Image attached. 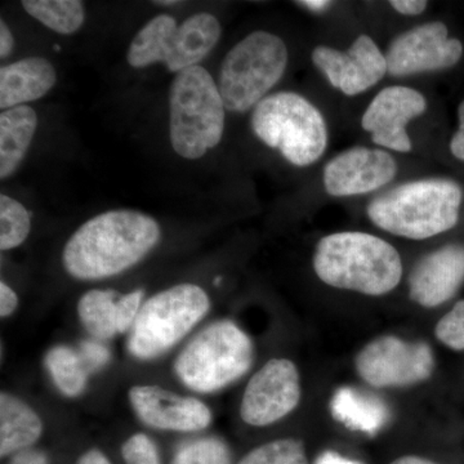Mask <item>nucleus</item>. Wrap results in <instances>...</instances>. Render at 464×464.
I'll list each match as a JSON object with an SVG mask.
<instances>
[{"mask_svg": "<svg viewBox=\"0 0 464 464\" xmlns=\"http://www.w3.org/2000/svg\"><path fill=\"white\" fill-rule=\"evenodd\" d=\"M252 130L262 142L279 150L289 163L297 167L315 163L328 146L322 112L293 92L265 97L253 111Z\"/></svg>", "mask_w": 464, "mask_h": 464, "instance_id": "nucleus-6", "label": "nucleus"}, {"mask_svg": "<svg viewBox=\"0 0 464 464\" xmlns=\"http://www.w3.org/2000/svg\"><path fill=\"white\" fill-rule=\"evenodd\" d=\"M390 5L405 16H417L426 9L427 2L424 0H391Z\"/></svg>", "mask_w": 464, "mask_h": 464, "instance_id": "nucleus-34", "label": "nucleus"}, {"mask_svg": "<svg viewBox=\"0 0 464 464\" xmlns=\"http://www.w3.org/2000/svg\"><path fill=\"white\" fill-rule=\"evenodd\" d=\"M435 360L429 344L392 335L369 343L356 357L360 377L373 387H401L431 377Z\"/></svg>", "mask_w": 464, "mask_h": 464, "instance_id": "nucleus-10", "label": "nucleus"}, {"mask_svg": "<svg viewBox=\"0 0 464 464\" xmlns=\"http://www.w3.org/2000/svg\"><path fill=\"white\" fill-rule=\"evenodd\" d=\"M75 464H112L100 449H90L78 458Z\"/></svg>", "mask_w": 464, "mask_h": 464, "instance_id": "nucleus-37", "label": "nucleus"}, {"mask_svg": "<svg viewBox=\"0 0 464 464\" xmlns=\"http://www.w3.org/2000/svg\"><path fill=\"white\" fill-rule=\"evenodd\" d=\"M225 103L218 85L200 66L183 70L169 90L170 142L185 159H199L221 141Z\"/></svg>", "mask_w": 464, "mask_h": 464, "instance_id": "nucleus-5", "label": "nucleus"}, {"mask_svg": "<svg viewBox=\"0 0 464 464\" xmlns=\"http://www.w3.org/2000/svg\"><path fill=\"white\" fill-rule=\"evenodd\" d=\"M44 424L39 414L23 399L2 391L0 393V457L29 450L42 438Z\"/></svg>", "mask_w": 464, "mask_h": 464, "instance_id": "nucleus-19", "label": "nucleus"}, {"mask_svg": "<svg viewBox=\"0 0 464 464\" xmlns=\"http://www.w3.org/2000/svg\"><path fill=\"white\" fill-rule=\"evenodd\" d=\"M462 54V43L449 38L445 24L430 23L398 36L391 43L386 60L391 75L405 76L448 69Z\"/></svg>", "mask_w": 464, "mask_h": 464, "instance_id": "nucleus-12", "label": "nucleus"}, {"mask_svg": "<svg viewBox=\"0 0 464 464\" xmlns=\"http://www.w3.org/2000/svg\"><path fill=\"white\" fill-rule=\"evenodd\" d=\"M177 2H154V5H176Z\"/></svg>", "mask_w": 464, "mask_h": 464, "instance_id": "nucleus-41", "label": "nucleus"}, {"mask_svg": "<svg viewBox=\"0 0 464 464\" xmlns=\"http://www.w3.org/2000/svg\"><path fill=\"white\" fill-rule=\"evenodd\" d=\"M115 290L91 289L79 299L76 313L88 334L97 341H108L119 334L118 302Z\"/></svg>", "mask_w": 464, "mask_h": 464, "instance_id": "nucleus-22", "label": "nucleus"}, {"mask_svg": "<svg viewBox=\"0 0 464 464\" xmlns=\"http://www.w3.org/2000/svg\"><path fill=\"white\" fill-rule=\"evenodd\" d=\"M237 464H308L304 442L280 439L250 450Z\"/></svg>", "mask_w": 464, "mask_h": 464, "instance_id": "nucleus-27", "label": "nucleus"}, {"mask_svg": "<svg viewBox=\"0 0 464 464\" xmlns=\"http://www.w3.org/2000/svg\"><path fill=\"white\" fill-rule=\"evenodd\" d=\"M314 270L338 289L382 295L399 285L401 258L391 244L365 232H337L317 244Z\"/></svg>", "mask_w": 464, "mask_h": 464, "instance_id": "nucleus-2", "label": "nucleus"}, {"mask_svg": "<svg viewBox=\"0 0 464 464\" xmlns=\"http://www.w3.org/2000/svg\"><path fill=\"white\" fill-rule=\"evenodd\" d=\"M38 125L29 106L5 110L0 114V177L8 179L23 163Z\"/></svg>", "mask_w": 464, "mask_h": 464, "instance_id": "nucleus-20", "label": "nucleus"}, {"mask_svg": "<svg viewBox=\"0 0 464 464\" xmlns=\"http://www.w3.org/2000/svg\"><path fill=\"white\" fill-rule=\"evenodd\" d=\"M462 198V188L450 179H420L375 198L369 204L368 216L390 234L429 239L457 225Z\"/></svg>", "mask_w": 464, "mask_h": 464, "instance_id": "nucleus-3", "label": "nucleus"}, {"mask_svg": "<svg viewBox=\"0 0 464 464\" xmlns=\"http://www.w3.org/2000/svg\"><path fill=\"white\" fill-rule=\"evenodd\" d=\"M14 47V35L11 30L5 25V21L0 23V58L8 57Z\"/></svg>", "mask_w": 464, "mask_h": 464, "instance_id": "nucleus-36", "label": "nucleus"}, {"mask_svg": "<svg viewBox=\"0 0 464 464\" xmlns=\"http://www.w3.org/2000/svg\"><path fill=\"white\" fill-rule=\"evenodd\" d=\"M221 33L218 20L210 14H194L181 25L168 14H159L134 36L128 50V63L140 69L163 63L169 72L179 74L198 66L215 48Z\"/></svg>", "mask_w": 464, "mask_h": 464, "instance_id": "nucleus-9", "label": "nucleus"}, {"mask_svg": "<svg viewBox=\"0 0 464 464\" xmlns=\"http://www.w3.org/2000/svg\"><path fill=\"white\" fill-rule=\"evenodd\" d=\"M160 237V227L151 217L136 210H110L70 237L63 248V267L83 282L108 279L142 261Z\"/></svg>", "mask_w": 464, "mask_h": 464, "instance_id": "nucleus-1", "label": "nucleus"}, {"mask_svg": "<svg viewBox=\"0 0 464 464\" xmlns=\"http://www.w3.org/2000/svg\"><path fill=\"white\" fill-rule=\"evenodd\" d=\"M32 228L30 216L23 204L0 195V249L17 248L27 239Z\"/></svg>", "mask_w": 464, "mask_h": 464, "instance_id": "nucleus-26", "label": "nucleus"}, {"mask_svg": "<svg viewBox=\"0 0 464 464\" xmlns=\"http://www.w3.org/2000/svg\"><path fill=\"white\" fill-rule=\"evenodd\" d=\"M130 408L150 429L199 432L210 426L213 414L206 402L155 384H136L128 391Z\"/></svg>", "mask_w": 464, "mask_h": 464, "instance_id": "nucleus-13", "label": "nucleus"}, {"mask_svg": "<svg viewBox=\"0 0 464 464\" xmlns=\"http://www.w3.org/2000/svg\"><path fill=\"white\" fill-rule=\"evenodd\" d=\"M297 5H304V7L314 12H322L331 7L332 2H325V0H306V2H297Z\"/></svg>", "mask_w": 464, "mask_h": 464, "instance_id": "nucleus-39", "label": "nucleus"}, {"mask_svg": "<svg viewBox=\"0 0 464 464\" xmlns=\"http://www.w3.org/2000/svg\"><path fill=\"white\" fill-rule=\"evenodd\" d=\"M332 415L348 429L366 433L380 431L390 418L389 408L375 396L342 387L333 396Z\"/></svg>", "mask_w": 464, "mask_h": 464, "instance_id": "nucleus-21", "label": "nucleus"}, {"mask_svg": "<svg viewBox=\"0 0 464 464\" xmlns=\"http://www.w3.org/2000/svg\"><path fill=\"white\" fill-rule=\"evenodd\" d=\"M56 70L43 57L24 58L0 69V109L42 99L56 84Z\"/></svg>", "mask_w": 464, "mask_h": 464, "instance_id": "nucleus-18", "label": "nucleus"}, {"mask_svg": "<svg viewBox=\"0 0 464 464\" xmlns=\"http://www.w3.org/2000/svg\"><path fill=\"white\" fill-rule=\"evenodd\" d=\"M426 100L420 92L409 87L384 88L372 101L362 125L382 148L408 152L411 150L406 125L426 110Z\"/></svg>", "mask_w": 464, "mask_h": 464, "instance_id": "nucleus-16", "label": "nucleus"}, {"mask_svg": "<svg viewBox=\"0 0 464 464\" xmlns=\"http://www.w3.org/2000/svg\"><path fill=\"white\" fill-rule=\"evenodd\" d=\"M391 464H438L432 460L424 459L422 457L405 456L393 460Z\"/></svg>", "mask_w": 464, "mask_h": 464, "instance_id": "nucleus-40", "label": "nucleus"}, {"mask_svg": "<svg viewBox=\"0 0 464 464\" xmlns=\"http://www.w3.org/2000/svg\"><path fill=\"white\" fill-rule=\"evenodd\" d=\"M210 299L197 284H179L143 302L128 337V353L141 362L166 355L206 317Z\"/></svg>", "mask_w": 464, "mask_h": 464, "instance_id": "nucleus-7", "label": "nucleus"}, {"mask_svg": "<svg viewBox=\"0 0 464 464\" xmlns=\"http://www.w3.org/2000/svg\"><path fill=\"white\" fill-rule=\"evenodd\" d=\"M288 63L285 43L266 32L249 34L227 54L218 76V90L225 108L248 111L265 99L282 78Z\"/></svg>", "mask_w": 464, "mask_h": 464, "instance_id": "nucleus-8", "label": "nucleus"}, {"mask_svg": "<svg viewBox=\"0 0 464 464\" xmlns=\"http://www.w3.org/2000/svg\"><path fill=\"white\" fill-rule=\"evenodd\" d=\"M121 451L124 464H161L157 444L143 432L125 440Z\"/></svg>", "mask_w": 464, "mask_h": 464, "instance_id": "nucleus-28", "label": "nucleus"}, {"mask_svg": "<svg viewBox=\"0 0 464 464\" xmlns=\"http://www.w3.org/2000/svg\"><path fill=\"white\" fill-rule=\"evenodd\" d=\"M81 357L85 368L90 372H96L108 364L110 353L108 348L96 341H84L81 346Z\"/></svg>", "mask_w": 464, "mask_h": 464, "instance_id": "nucleus-31", "label": "nucleus"}, {"mask_svg": "<svg viewBox=\"0 0 464 464\" xmlns=\"http://www.w3.org/2000/svg\"><path fill=\"white\" fill-rule=\"evenodd\" d=\"M227 442L215 436L188 440L174 451L170 464H231Z\"/></svg>", "mask_w": 464, "mask_h": 464, "instance_id": "nucleus-25", "label": "nucleus"}, {"mask_svg": "<svg viewBox=\"0 0 464 464\" xmlns=\"http://www.w3.org/2000/svg\"><path fill=\"white\" fill-rule=\"evenodd\" d=\"M317 464H359L356 462H353V460L344 459L337 454L333 453H325L324 456L320 457V459L317 460Z\"/></svg>", "mask_w": 464, "mask_h": 464, "instance_id": "nucleus-38", "label": "nucleus"}, {"mask_svg": "<svg viewBox=\"0 0 464 464\" xmlns=\"http://www.w3.org/2000/svg\"><path fill=\"white\" fill-rule=\"evenodd\" d=\"M436 337L453 350H464V301L458 302L453 310L440 320Z\"/></svg>", "mask_w": 464, "mask_h": 464, "instance_id": "nucleus-29", "label": "nucleus"}, {"mask_svg": "<svg viewBox=\"0 0 464 464\" xmlns=\"http://www.w3.org/2000/svg\"><path fill=\"white\" fill-rule=\"evenodd\" d=\"M44 365L54 386L65 398H79L87 389L90 372L74 348L65 344L50 348L45 353Z\"/></svg>", "mask_w": 464, "mask_h": 464, "instance_id": "nucleus-23", "label": "nucleus"}, {"mask_svg": "<svg viewBox=\"0 0 464 464\" xmlns=\"http://www.w3.org/2000/svg\"><path fill=\"white\" fill-rule=\"evenodd\" d=\"M18 307L16 292L5 284L0 283V316L2 319L14 315Z\"/></svg>", "mask_w": 464, "mask_h": 464, "instance_id": "nucleus-32", "label": "nucleus"}, {"mask_svg": "<svg viewBox=\"0 0 464 464\" xmlns=\"http://www.w3.org/2000/svg\"><path fill=\"white\" fill-rule=\"evenodd\" d=\"M464 280V246H447L418 262L409 279L411 298L423 307L449 301Z\"/></svg>", "mask_w": 464, "mask_h": 464, "instance_id": "nucleus-17", "label": "nucleus"}, {"mask_svg": "<svg viewBox=\"0 0 464 464\" xmlns=\"http://www.w3.org/2000/svg\"><path fill=\"white\" fill-rule=\"evenodd\" d=\"M5 464H50V459L44 451L33 448L14 454Z\"/></svg>", "mask_w": 464, "mask_h": 464, "instance_id": "nucleus-33", "label": "nucleus"}, {"mask_svg": "<svg viewBox=\"0 0 464 464\" xmlns=\"http://www.w3.org/2000/svg\"><path fill=\"white\" fill-rule=\"evenodd\" d=\"M458 116H459V128L450 142V151L459 160L464 161V101L458 109Z\"/></svg>", "mask_w": 464, "mask_h": 464, "instance_id": "nucleus-35", "label": "nucleus"}, {"mask_svg": "<svg viewBox=\"0 0 464 464\" xmlns=\"http://www.w3.org/2000/svg\"><path fill=\"white\" fill-rule=\"evenodd\" d=\"M142 289H136L127 295H121L118 302V331L119 334L130 332L136 323L137 316L143 304Z\"/></svg>", "mask_w": 464, "mask_h": 464, "instance_id": "nucleus-30", "label": "nucleus"}, {"mask_svg": "<svg viewBox=\"0 0 464 464\" xmlns=\"http://www.w3.org/2000/svg\"><path fill=\"white\" fill-rule=\"evenodd\" d=\"M301 400L297 366L288 359H271L250 378L240 404V417L253 427L279 422Z\"/></svg>", "mask_w": 464, "mask_h": 464, "instance_id": "nucleus-11", "label": "nucleus"}, {"mask_svg": "<svg viewBox=\"0 0 464 464\" xmlns=\"http://www.w3.org/2000/svg\"><path fill=\"white\" fill-rule=\"evenodd\" d=\"M313 63L347 96L368 91L389 72L386 56L368 35H360L347 52L320 45L313 52Z\"/></svg>", "mask_w": 464, "mask_h": 464, "instance_id": "nucleus-14", "label": "nucleus"}, {"mask_svg": "<svg viewBox=\"0 0 464 464\" xmlns=\"http://www.w3.org/2000/svg\"><path fill=\"white\" fill-rule=\"evenodd\" d=\"M398 164L389 152L353 148L332 159L324 169V186L332 197H353L383 188L395 179Z\"/></svg>", "mask_w": 464, "mask_h": 464, "instance_id": "nucleus-15", "label": "nucleus"}, {"mask_svg": "<svg viewBox=\"0 0 464 464\" xmlns=\"http://www.w3.org/2000/svg\"><path fill=\"white\" fill-rule=\"evenodd\" d=\"M24 8L43 25L63 35H70L83 25V3L78 0H25Z\"/></svg>", "mask_w": 464, "mask_h": 464, "instance_id": "nucleus-24", "label": "nucleus"}, {"mask_svg": "<svg viewBox=\"0 0 464 464\" xmlns=\"http://www.w3.org/2000/svg\"><path fill=\"white\" fill-rule=\"evenodd\" d=\"M253 360L249 335L231 320H219L183 347L174 362V374L194 392L213 393L248 373Z\"/></svg>", "mask_w": 464, "mask_h": 464, "instance_id": "nucleus-4", "label": "nucleus"}]
</instances>
